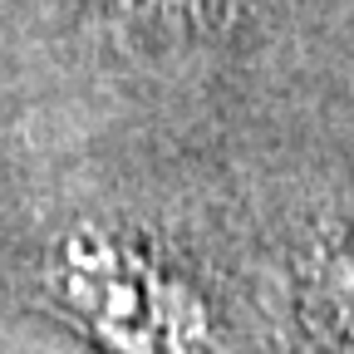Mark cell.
<instances>
[{"instance_id": "obj_3", "label": "cell", "mask_w": 354, "mask_h": 354, "mask_svg": "<svg viewBox=\"0 0 354 354\" xmlns=\"http://www.w3.org/2000/svg\"><path fill=\"white\" fill-rule=\"evenodd\" d=\"M113 15L143 25H227L256 0H109Z\"/></svg>"}, {"instance_id": "obj_1", "label": "cell", "mask_w": 354, "mask_h": 354, "mask_svg": "<svg viewBox=\"0 0 354 354\" xmlns=\"http://www.w3.org/2000/svg\"><path fill=\"white\" fill-rule=\"evenodd\" d=\"M39 300L99 354H221L207 286L158 236L104 216H74L35 271Z\"/></svg>"}, {"instance_id": "obj_2", "label": "cell", "mask_w": 354, "mask_h": 354, "mask_svg": "<svg viewBox=\"0 0 354 354\" xmlns=\"http://www.w3.org/2000/svg\"><path fill=\"white\" fill-rule=\"evenodd\" d=\"M295 310L320 354H354V221L320 232L300 251Z\"/></svg>"}]
</instances>
